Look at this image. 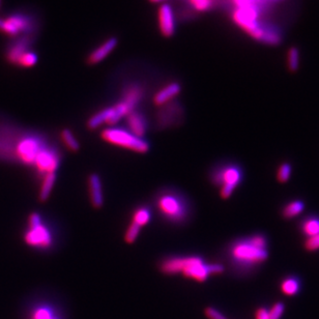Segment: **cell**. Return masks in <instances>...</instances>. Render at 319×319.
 Masks as SVG:
<instances>
[{
  "instance_id": "obj_1",
  "label": "cell",
  "mask_w": 319,
  "mask_h": 319,
  "mask_svg": "<svg viewBox=\"0 0 319 319\" xmlns=\"http://www.w3.org/2000/svg\"><path fill=\"white\" fill-rule=\"evenodd\" d=\"M0 157L33 167L42 177L56 173L62 159L59 148L47 136L34 132L7 137L0 142Z\"/></svg>"
},
{
  "instance_id": "obj_2",
  "label": "cell",
  "mask_w": 319,
  "mask_h": 319,
  "mask_svg": "<svg viewBox=\"0 0 319 319\" xmlns=\"http://www.w3.org/2000/svg\"><path fill=\"white\" fill-rule=\"evenodd\" d=\"M231 267L238 273H249L268 259V240L262 234L234 240L227 251Z\"/></svg>"
},
{
  "instance_id": "obj_3",
  "label": "cell",
  "mask_w": 319,
  "mask_h": 319,
  "mask_svg": "<svg viewBox=\"0 0 319 319\" xmlns=\"http://www.w3.org/2000/svg\"><path fill=\"white\" fill-rule=\"evenodd\" d=\"M159 270L167 276L181 275L197 282H205L212 275L222 274L225 268L221 264H207L202 257L196 255H187L163 259L159 264Z\"/></svg>"
},
{
  "instance_id": "obj_4",
  "label": "cell",
  "mask_w": 319,
  "mask_h": 319,
  "mask_svg": "<svg viewBox=\"0 0 319 319\" xmlns=\"http://www.w3.org/2000/svg\"><path fill=\"white\" fill-rule=\"evenodd\" d=\"M156 208L166 221L175 225L184 224L192 214L186 197L175 190H164L156 196Z\"/></svg>"
},
{
  "instance_id": "obj_5",
  "label": "cell",
  "mask_w": 319,
  "mask_h": 319,
  "mask_svg": "<svg viewBox=\"0 0 319 319\" xmlns=\"http://www.w3.org/2000/svg\"><path fill=\"white\" fill-rule=\"evenodd\" d=\"M232 18L234 22L241 27L246 32H248L252 37L268 44H278L280 42V36L276 32L268 31L260 25L258 21V10L254 8L240 9L237 8L233 14Z\"/></svg>"
},
{
  "instance_id": "obj_6",
  "label": "cell",
  "mask_w": 319,
  "mask_h": 319,
  "mask_svg": "<svg viewBox=\"0 0 319 319\" xmlns=\"http://www.w3.org/2000/svg\"><path fill=\"white\" fill-rule=\"evenodd\" d=\"M101 139L111 145L131 151L136 154H147L151 149L148 141L132 134L127 129L109 126L101 132Z\"/></svg>"
},
{
  "instance_id": "obj_7",
  "label": "cell",
  "mask_w": 319,
  "mask_h": 319,
  "mask_svg": "<svg viewBox=\"0 0 319 319\" xmlns=\"http://www.w3.org/2000/svg\"><path fill=\"white\" fill-rule=\"evenodd\" d=\"M242 169L233 163L217 166L211 173V180L214 184L220 186V196L222 199H228L242 181Z\"/></svg>"
},
{
  "instance_id": "obj_8",
  "label": "cell",
  "mask_w": 319,
  "mask_h": 319,
  "mask_svg": "<svg viewBox=\"0 0 319 319\" xmlns=\"http://www.w3.org/2000/svg\"><path fill=\"white\" fill-rule=\"evenodd\" d=\"M23 237L27 246L39 250H50L54 245L52 230L45 224L42 216L35 212L28 216V229Z\"/></svg>"
},
{
  "instance_id": "obj_9",
  "label": "cell",
  "mask_w": 319,
  "mask_h": 319,
  "mask_svg": "<svg viewBox=\"0 0 319 319\" xmlns=\"http://www.w3.org/2000/svg\"><path fill=\"white\" fill-rule=\"evenodd\" d=\"M88 194L90 204L95 210H101L104 207V192L103 183L99 174L90 173L87 177Z\"/></svg>"
},
{
  "instance_id": "obj_10",
  "label": "cell",
  "mask_w": 319,
  "mask_h": 319,
  "mask_svg": "<svg viewBox=\"0 0 319 319\" xmlns=\"http://www.w3.org/2000/svg\"><path fill=\"white\" fill-rule=\"evenodd\" d=\"M126 126L132 134L139 138H144L147 132V120L144 115L138 111H132L126 116Z\"/></svg>"
},
{
  "instance_id": "obj_11",
  "label": "cell",
  "mask_w": 319,
  "mask_h": 319,
  "mask_svg": "<svg viewBox=\"0 0 319 319\" xmlns=\"http://www.w3.org/2000/svg\"><path fill=\"white\" fill-rule=\"evenodd\" d=\"M159 25L160 30L164 36H172L175 31V20L172 8L163 4L159 9Z\"/></svg>"
},
{
  "instance_id": "obj_12",
  "label": "cell",
  "mask_w": 319,
  "mask_h": 319,
  "mask_svg": "<svg viewBox=\"0 0 319 319\" xmlns=\"http://www.w3.org/2000/svg\"><path fill=\"white\" fill-rule=\"evenodd\" d=\"M164 107L165 108L163 109V111H161L157 117L158 129H165V127L173 125L175 121L181 116V111H179L176 108L175 104L173 105L167 104L164 105Z\"/></svg>"
},
{
  "instance_id": "obj_13",
  "label": "cell",
  "mask_w": 319,
  "mask_h": 319,
  "mask_svg": "<svg viewBox=\"0 0 319 319\" xmlns=\"http://www.w3.org/2000/svg\"><path fill=\"white\" fill-rule=\"evenodd\" d=\"M143 97V88L138 84H132L126 86L123 90L121 102L124 103L131 111H134Z\"/></svg>"
},
{
  "instance_id": "obj_14",
  "label": "cell",
  "mask_w": 319,
  "mask_h": 319,
  "mask_svg": "<svg viewBox=\"0 0 319 319\" xmlns=\"http://www.w3.org/2000/svg\"><path fill=\"white\" fill-rule=\"evenodd\" d=\"M180 90H181V87L176 82H173V83L166 85L165 87L160 89L155 95V97H154L155 105L161 107V106L169 104L175 97H177L179 95Z\"/></svg>"
},
{
  "instance_id": "obj_15",
  "label": "cell",
  "mask_w": 319,
  "mask_h": 319,
  "mask_svg": "<svg viewBox=\"0 0 319 319\" xmlns=\"http://www.w3.org/2000/svg\"><path fill=\"white\" fill-rule=\"evenodd\" d=\"M117 46V40L115 37H111L104 42L100 47H98L95 51L91 52V54L88 57L89 63L96 65V63L101 62L104 60Z\"/></svg>"
},
{
  "instance_id": "obj_16",
  "label": "cell",
  "mask_w": 319,
  "mask_h": 319,
  "mask_svg": "<svg viewBox=\"0 0 319 319\" xmlns=\"http://www.w3.org/2000/svg\"><path fill=\"white\" fill-rule=\"evenodd\" d=\"M42 178H43V180H42V184H41L40 192H39V201L44 203L51 196V193H52L55 182H56V179H57V174L56 173H50V174L45 175Z\"/></svg>"
},
{
  "instance_id": "obj_17",
  "label": "cell",
  "mask_w": 319,
  "mask_h": 319,
  "mask_svg": "<svg viewBox=\"0 0 319 319\" xmlns=\"http://www.w3.org/2000/svg\"><path fill=\"white\" fill-rule=\"evenodd\" d=\"M152 221V211L147 207H139L135 209L132 214L131 223L136 224L139 227H144Z\"/></svg>"
},
{
  "instance_id": "obj_18",
  "label": "cell",
  "mask_w": 319,
  "mask_h": 319,
  "mask_svg": "<svg viewBox=\"0 0 319 319\" xmlns=\"http://www.w3.org/2000/svg\"><path fill=\"white\" fill-rule=\"evenodd\" d=\"M28 47H29V39L28 37H22L20 40H18L9 50L8 52V58L11 62H16L18 61L19 57L25 53L26 51H28Z\"/></svg>"
},
{
  "instance_id": "obj_19",
  "label": "cell",
  "mask_w": 319,
  "mask_h": 319,
  "mask_svg": "<svg viewBox=\"0 0 319 319\" xmlns=\"http://www.w3.org/2000/svg\"><path fill=\"white\" fill-rule=\"evenodd\" d=\"M280 288L286 295H295L301 291V280L295 276H288L282 280Z\"/></svg>"
},
{
  "instance_id": "obj_20",
  "label": "cell",
  "mask_w": 319,
  "mask_h": 319,
  "mask_svg": "<svg viewBox=\"0 0 319 319\" xmlns=\"http://www.w3.org/2000/svg\"><path fill=\"white\" fill-rule=\"evenodd\" d=\"M7 20L15 27V29L20 33V32H27L32 28V21L30 20L29 17L21 14H16L13 15Z\"/></svg>"
},
{
  "instance_id": "obj_21",
  "label": "cell",
  "mask_w": 319,
  "mask_h": 319,
  "mask_svg": "<svg viewBox=\"0 0 319 319\" xmlns=\"http://www.w3.org/2000/svg\"><path fill=\"white\" fill-rule=\"evenodd\" d=\"M301 231L308 237L319 233V217L310 216L301 222Z\"/></svg>"
},
{
  "instance_id": "obj_22",
  "label": "cell",
  "mask_w": 319,
  "mask_h": 319,
  "mask_svg": "<svg viewBox=\"0 0 319 319\" xmlns=\"http://www.w3.org/2000/svg\"><path fill=\"white\" fill-rule=\"evenodd\" d=\"M60 139L62 143L65 144V146L72 153H78L81 148L80 142L78 139L75 137L74 133L66 127V129H62L60 132Z\"/></svg>"
},
{
  "instance_id": "obj_23",
  "label": "cell",
  "mask_w": 319,
  "mask_h": 319,
  "mask_svg": "<svg viewBox=\"0 0 319 319\" xmlns=\"http://www.w3.org/2000/svg\"><path fill=\"white\" fill-rule=\"evenodd\" d=\"M305 209V204L301 200H293L289 203H287L283 210H282V216L285 219H292L294 217H297L299 214L303 213Z\"/></svg>"
},
{
  "instance_id": "obj_24",
  "label": "cell",
  "mask_w": 319,
  "mask_h": 319,
  "mask_svg": "<svg viewBox=\"0 0 319 319\" xmlns=\"http://www.w3.org/2000/svg\"><path fill=\"white\" fill-rule=\"evenodd\" d=\"M32 319H60L59 317H57L54 313V311L52 310V308L48 307V306H41L37 307L31 315Z\"/></svg>"
},
{
  "instance_id": "obj_25",
  "label": "cell",
  "mask_w": 319,
  "mask_h": 319,
  "mask_svg": "<svg viewBox=\"0 0 319 319\" xmlns=\"http://www.w3.org/2000/svg\"><path fill=\"white\" fill-rule=\"evenodd\" d=\"M141 229L142 228L137 226L136 224L130 223V225L127 226V228H126V230L124 232V241L126 243H129V245L134 243L137 240V238H138V236L140 234Z\"/></svg>"
},
{
  "instance_id": "obj_26",
  "label": "cell",
  "mask_w": 319,
  "mask_h": 319,
  "mask_svg": "<svg viewBox=\"0 0 319 319\" xmlns=\"http://www.w3.org/2000/svg\"><path fill=\"white\" fill-rule=\"evenodd\" d=\"M36 61H37L36 54L34 52H31L28 50L19 57L17 63L23 68H31L35 65Z\"/></svg>"
},
{
  "instance_id": "obj_27",
  "label": "cell",
  "mask_w": 319,
  "mask_h": 319,
  "mask_svg": "<svg viewBox=\"0 0 319 319\" xmlns=\"http://www.w3.org/2000/svg\"><path fill=\"white\" fill-rule=\"evenodd\" d=\"M299 65V52L296 48H291L288 51V67L290 71H296Z\"/></svg>"
},
{
  "instance_id": "obj_28",
  "label": "cell",
  "mask_w": 319,
  "mask_h": 319,
  "mask_svg": "<svg viewBox=\"0 0 319 319\" xmlns=\"http://www.w3.org/2000/svg\"><path fill=\"white\" fill-rule=\"evenodd\" d=\"M291 175V166L288 163H283L277 172V179L279 182L284 183L286 182Z\"/></svg>"
},
{
  "instance_id": "obj_29",
  "label": "cell",
  "mask_w": 319,
  "mask_h": 319,
  "mask_svg": "<svg viewBox=\"0 0 319 319\" xmlns=\"http://www.w3.org/2000/svg\"><path fill=\"white\" fill-rule=\"evenodd\" d=\"M189 3L198 12L209 11L213 6V0H189Z\"/></svg>"
},
{
  "instance_id": "obj_30",
  "label": "cell",
  "mask_w": 319,
  "mask_h": 319,
  "mask_svg": "<svg viewBox=\"0 0 319 319\" xmlns=\"http://www.w3.org/2000/svg\"><path fill=\"white\" fill-rule=\"evenodd\" d=\"M285 306L283 303L278 302L272 306L271 309H269V318L270 319H281L283 313H284Z\"/></svg>"
},
{
  "instance_id": "obj_31",
  "label": "cell",
  "mask_w": 319,
  "mask_h": 319,
  "mask_svg": "<svg viewBox=\"0 0 319 319\" xmlns=\"http://www.w3.org/2000/svg\"><path fill=\"white\" fill-rule=\"evenodd\" d=\"M305 249L310 252L319 250V233L308 237V239L305 241Z\"/></svg>"
},
{
  "instance_id": "obj_32",
  "label": "cell",
  "mask_w": 319,
  "mask_h": 319,
  "mask_svg": "<svg viewBox=\"0 0 319 319\" xmlns=\"http://www.w3.org/2000/svg\"><path fill=\"white\" fill-rule=\"evenodd\" d=\"M204 314L209 319H227L225 315L213 307H207L204 309Z\"/></svg>"
},
{
  "instance_id": "obj_33",
  "label": "cell",
  "mask_w": 319,
  "mask_h": 319,
  "mask_svg": "<svg viewBox=\"0 0 319 319\" xmlns=\"http://www.w3.org/2000/svg\"><path fill=\"white\" fill-rule=\"evenodd\" d=\"M255 319H270L269 318V309L260 307L255 312Z\"/></svg>"
},
{
  "instance_id": "obj_34",
  "label": "cell",
  "mask_w": 319,
  "mask_h": 319,
  "mask_svg": "<svg viewBox=\"0 0 319 319\" xmlns=\"http://www.w3.org/2000/svg\"><path fill=\"white\" fill-rule=\"evenodd\" d=\"M149 2H152L154 4H161V3H164L165 0H149Z\"/></svg>"
},
{
  "instance_id": "obj_35",
  "label": "cell",
  "mask_w": 319,
  "mask_h": 319,
  "mask_svg": "<svg viewBox=\"0 0 319 319\" xmlns=\"http://www.w3.org/2000/svg\"><path fill=\"white\" fill-rule=\"evenodd\" d=\"M0 7H2V0H0Z\"/></svg>"
}]
</instances>
